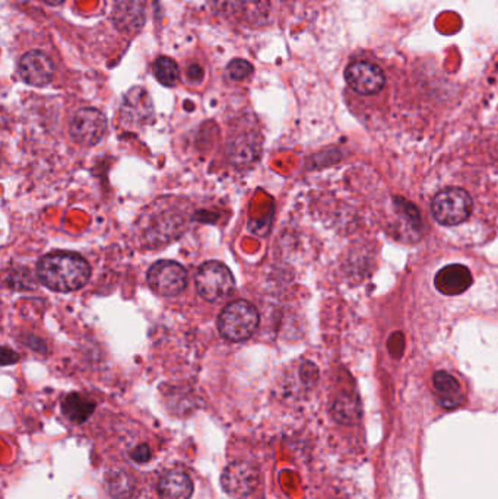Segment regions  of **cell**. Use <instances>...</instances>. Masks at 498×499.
<instances>
[{
	"label": "cell",
	"instance_id": "1",
	"mask_svg": "<svg viewBox=\"0 0 498 499\" xmlns=\"http://www.w3.org/2000/svg\"><path fill=\"white\" fill-rule=\"evenodd\" d=\"M37 277L46 288L68 294L87 285L91 277V266L81 254L54 251L39 261Z\"/></svg>",
	"mask_w": 498,
	"mask_h": 499
},
{
	"label": "cell",
	"instance_id": "2",
	"mask_svg": "<svg viewBox=\"0 0 498 499\" xmlns=\"http://www.w3.org/2000/svg\"><path fill=\"white\" fill-rule=\"evenodd\" d=\"M259 313L249 301H233L218 317V331L228 342H244L256 333Z\"/></svg>",
	"mask_w": 498,
	"mask_h": 499
},
{
	"label": "cell",
	"instance_id": "3",
	"mask_svg": "<svg viewBox=\"0 0 498 499\" xmlns=\"http://www.w3.org/2000/svg\"><path fill=\"white\" fill-rule=\"evenodd\" d=\"M472 199L464 188H445L434 196L431 204L434 219L445 227H455L471 216Z\"/></svg>",
	"mask_w": 498,
	"mask_h": 499
},
{
	"label": "cell",
	"instance_id": "4",
	"mask_svg": "<svg viewBox=\"0 0 498 499\" xmlns=\"http://www.w3.org/2000/svg\"><path fill=\"white\" fill-rule=\"evenodd\" d=\"M196 289L209 303H218L235 289V277L230 269L219 261H207L196 273Z\"/></svg>",
	"mask_w": 498,
	"mask_h": 499
},
{
	"label": "cell",
	"instance_id": "5",
	"mask_svg": "<svg viewBox=\"0 0 498 499\" xmlns=\"http://www.w3.org/2000/svg\"><path fill=\"white\" fill-rule=\"evenodd\" d=\"M146 281L158 295L176 296L186 289L188 272L177 261L160 260L151 266Z\"/></svg>",
	"mask_w": 498,
	"mask_h": 499
},
{
	"label": "cell",
	"instance_id": "6",
	"mask_svg": "<svg viewBox=\"0 0 498 499\" xmlns=\"http://www.w3.org/2000/svg\"><path fill=\"white\" fill-rule=\"evenodd\" d=\"M107 132V119L97 108H82L73 114L70 120L69 133L73 142L78 145H97L103 141Z\"/></svg>",
	"mask_w": 498,
	"mask_h": 499
},
{
	"label": "cell",
	"instance_id": "7",
	"mask_svg": "<svg viewBox=\"0 0 498 499\" xmlns=\"http://www.w3.org/2000/svg\"><path fill=\"white\" fill-rule=\"evenodd\" d=\"M346 81L349 88L361 95H374L383 89L386 77L379 66L372 62L351 63L346 70Z\"/></svg>",
	"mask_w": 498,
	"mask_h": 499
},
{
	"label": "cell",
	"instance_id": "8",
	"mask_svg": "<svg viewBox=\"0 0 498 499\" xmlns=\"http://www.w3.org/2000/svg\"><path fill=\"white\" fill-rule=\"evenodd\" d=\"M259 473L256 467L245 461H235L226 466L221 477V485L228 495L242 499L256 489Z\"/></svg>",
	"mask_w": 498,
	"mask_h": 499
},
{
	"label": "cell",
	"instance_id": "9",
	"mask_svg": "<svg viewBox=\"0 0 498 499\" xmlns=\"http://www.w3.org/2000/svg\"><path fill=\"white\" fill-rule=\"evenodd\" d=\"M20 75L32 86H46L53 79L54 65L46 53L31 50L21 58Z\"/></svg>",
	"mask_w": 498,
	"mask_h": 499
},
{
	"label": "cell",
	"instance_id": "10",
	"mask_svg": "<svg viewBox=\"0 0 498 499\" xmlns=\"http://www.w3.org/2000/svg\"><path fill=\"white\" fill-rule=\"evenodd\" d=\"M434 285L443 295H460L472 285L471 270L464 265L446 266L434 277Z\"/></svg>",
	"mask_w": 498,
	"mask_h": 499
},
{
	"label": "cell",
	"instance_id": "11",
	"mask_svg": "<svg viewBox=\"0 0 498 499\" xmlns=\"http://www.w3.org/2000/svg\"><path fill=\"white\" fill-rule=\"evenodd\" d=\"M193 489L192 479L180 468L164 473L158 484V494L161 499H190Z\"/></svg>",
	"mask_w": 498,
	"mask_h": 499
},
{
	"label": "cell",
	"instance_id": "12",
	"mask_svg": "<svg viewBox=\"0 0 498 499\" xmlns=\"http://www.w3.org/2000/svg\"><path fill=\"white\" fill-rule=\"evenodd\" d=\"M434 390L438 395V404L445 409H456L464 404V393L459 381L447 371H438L433 378Z\"/></svg>",
	"mask_w": 498,
	"mask_h": 499
},
{
	"label": "cell",
	"instance_id": "13",
	"mask_svg": "<svg viewBox=\"0 0 498 499\" xmlns=\"http://www.w3.org/2000/svg\"><path fill=\"white\" fill-rule=\"evenodd\" d=\"M123 115L127 123H146L152 115V105L145 89L134 88L123 103Z\"/></svg>",
	"mask_w": 498,
	"mask_h": 499
},
{
	"label": "cell",
	"instance_id": "14",
	"mask_svg": "<svg viewBox=\"0 0 498 499\" xmlns=\"http://www.w3.org/2000/svg\"><path fill=\"white\" fill-rule=\"evenodd\" d=\"M115 27L123 32H136L143 27V8L136 0H123L115 6Z\"/></svg>",
	"mask_w": 498,
	"mask_h": 499
},
{
	"label": "cell",
	"instance_id": "15",
	"mask_svg": "<svg viewBox=\"0 0 498 499\" xmlns=\"http://www.w3.org/2000/svg\"><path fill=\"white\" fill-rule=\"evenodd\" d=\"M96 411V404L87 399L85 395L72 393L68 395L61 402V412L70 422L82 423Z\"/></svg>",
	"mask_w": 498,
	"mask_h": 499
},
{
	"label": "cell",
	"instance_id": "16",
	"mask_svg": "<svg viewBox=\"0 0 498 499\" xmlns=\"http://www.w3.org/2000/svg\"><path fill=\"white\" fill-rule=\"evenodd\" d=\"M332 415L337 423L353 425L361 416L360 402L354 395H339L332 407Z\"/></svg>",
	"mask_w": 498,
	"mask_h": 499
},
{
	"label": "cell",
	"instance_id": "17",
	"mask_svg": "<svg viewBox=\"0 0 498 499\" xmlns=\"http://www.w3.org/2000/svg\"><path fill=\"white\" fill-rule=\"evenodd\" d=\"M212 8L226 18H237L245 12H252L259 18V12L252 8V0H209Z\"/></svg>",
	"mask_w": 498,
	"mask_h": 499
},
{
	"label": "cell",
	"instance_id": "18",
	"mask_svg": "<svg viewBox=\"0 0 498 499\" xmlns=\"http://www.w3.org/2000/svg\"><path fill=\"white\" fill-rule=\"evenodd\" d=\"M153 75L160 84L165 85V86H174L180 77V69L173 59L162 56L153 63Z\"/></svg>",
	"mask_w": 498,
	"mask_h": 499
},
{
	"label": "cell",
	"instance_id": "19",
	"mask_svg": "<svg viewBox=\"0 0 498 499\" xmlns=\"http://www.w3.org/2000/svg\"><path fill=\"white\" fill-rule=\"evenodd\" d=\"M132 476L129 475H124V473H117L115 476L110 477L108 479V491L112 492L113 495L115 498H120V496H126L129 494V491L134 489V485H132Z\"/></svg>",
	"mask_w": 498,
	"mask_h": 499
},
{
	"label": "cell",
	"instance_id": "20",
	"mask_svg": "<svg viewBox=\"0 0 498 499\" xmlns=\"http://www.w3.org/2000/svg\"><path fill=\"white\" fill-rule=\"evenodd\" d=\"M226 72L230 75L231 79L244 81L254 73V66L250 65L247 60H243V59H235L226 68Z\"/></svg>",
	"mask_w": 498,
	"mask_h": 499
},
{
	"label": "cell",
	"instance_id": "21",
	"mask_svg": "<svg viewBox=\"0 0 498 499\" xmlns=\"http://www.w3.org/2000/svg\"><path fill=\"white\" fill-rule=\"evenodd\" d=\"M403 342H405V339H403L402 333H399L398 331V333L392 334L391 339H389V350H391V354L393 355V357H401L403 348H405Z\"/></svg>",
	"mask_w": 498,
	"mask_h": 499
},
{
	"label": "cell",
	"instance_id": "22",
	"mask_svg": "<svg viewBox=\"0 0 498 499\" xmlns=\"http://www.w3.org/2000/svg\"><path fill=\"white\" fill-rule=\"evenodd\" d=\"M150 458L151 449L146 444H141L132 451V460L136 461V463H146V461H150Z\"/></svg>",
	"mask_w": 498,
	"mask_h": 499
},
{
	"label": "cell",
	"instance_id": "23",
	"mask_svg": "<svg viewBox=\"0 0 498 499\" xmlns=\"http://www.w3.org/2000/svg\"><path fill=\"white\" fill-rule=\"evenodd\" d=\"M188 77L190 81L200 82L204 79V69L199 65H192L189 68Z\"/></svg>",
	"mask_w": 498,
	"mask_h": 499
},
{
	"label": "cell",
	"instance_id": "24",
	"mask_svg": "<svg viewBox=\"0 0 498 499\" xmlns=\"http://www.w3.org/2000/svg\"><path fill=\"white\" fill-rule=\"evenodd\" d=\"M18 359H20V357H18V354H16V352L8 349V348H4V355H2V365L15 364Z\"/></svg>",
	"mask_w": 498,
	"mask_h": 499
},
{
	"label": "cell",
	"instance_id": "25",
	"mask_svg": "<svg viewBox=\"0 0 498 499\" xmlns=\"http://www.w3.org/2000/svg\"><path fill=\"white\" fill-rule=\"evenodd\" d=\"M47 5H51V6H58V5L63 4L65 0H44Z\"/></svg>",
	"mask_w": 498,
	"mask_h": 499
}]
</instances>
